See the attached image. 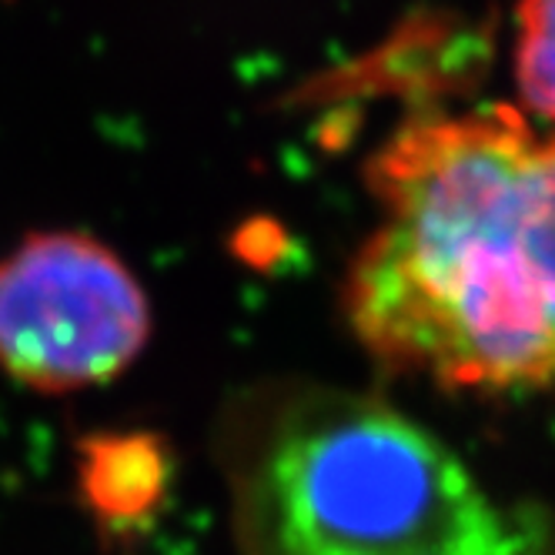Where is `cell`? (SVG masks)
<instances>
[{"label": "cell", "mask_w": 555, "mask_h": 555, "mask_svg": "<svg viewBox=\"0 0 555 555\" xmlns=\"http://www.w3.org/2000/svg\"><path fill=\"white\" fill-rule=\"evenodd\" d=\"M81 495L104 526H134L162 502L168 462L151 435H101L81 455Z\"/></svg>", "instance_id": "cell-4"}, {"label": "cell", "mask_w": 555, "mask_h": 555, "mask_svg": "<svg viewBox=\"0 0 555 555\" xmlns=\"http://www.w3.org/2000/svg\"><path fill=\"white\" fill-rule=\"evenodd\" d=\"M515 17V85L526 107L555 125V0H522Z\"/></svg>", "instance_id": "cell-5"}, {"label": "cell", "mask_w": 555, "mask_h": 555, "mask_svg": "<svg viewBox=\"0 0 555 555\" xmlns=\"http://www.w3.org/2000/svg\"><path fill=\"white\" fill-rule=\"evenodd\" d=\"M369 188L385 218L345 311L375 359L446 388H555V134L512 107L418 117Z\"/></svg>", "instance_id": "cell-1"}, {"label": "cell", "mask_w": 555, "mask_h": 555, "mask_svg": "<svg viewBox=\"0 0 555 555\" xmlns=\"http://www.w3.org/2000/svg\"><path fill=\"white\" fill-rule=\"evenodd\" d=\"M248 555H545L532 515L495 502L409 415L351 391L274 402L237 449Z\"/></svg>", "instance_id": "cell-2"}, {"label": "cell", "mask_w": 555, "mask_h": 555, "mask_svg": "<svg viewBox=\"0 0 555 555\" xmlns=\"http://www.w3.org/2000/svg\"><path fill=\"white\" fill-rule=\"evenodd\" d=\"M151 335L138 274L85 231L27 234L0 258V372L64 395L131 369Z\"/></svg>", "instance_id": "cell-3"}]
</instances>
